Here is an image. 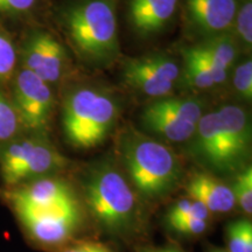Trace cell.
<instances>
[{"mask_svg": "<svg viewBox=\"0 0 252 252\" xmlns=\"http://www.w3.org/2000/svg\"><path fill=\"white\" fill-rule=\"evenodd\" d=\"M60 19L72 49L86 64L105 68L118 59L116 0H74Z\"/></svg>", "mask_w": 252, "mask_h": 252, "instance_id": "6da1fadb", "label": "cell"}, {"mask_svg": "<svg viewBox=\"0 0 252 252\" xmlns=\"http://www.w3.org/2000/svg\"><path fill=\"white\" fill-rule=\"evenodd\" d=\"M83 195L91 216L105 234L126 239L139 232L137 196L130 182L111 162L96 163L87 172Z\"/></svg>", "mask_w": 252, "mask_h": 252, "instance_id": "7a4b0ae2", "label": "cell"}, {"mask_svg": "<svg viewBox=\"0 0 252 252\" xmlns=\"http://www.w3.org/2000/svg\"><path fill=\"white\" fill-rule=\"evenodd\" d=\"M119 149L130 184L145 201L159 202L178 187L181 163L166 145L139 133H128L123 135Z\"/></svg>", "mask_w": 252, "mask_h": 252, "instance_id": "3957f363", "label": "cell"}, {"mask_svg": "<svg viewBox=\"0 0 252 252\" xmlns=\"http://www.w3.org/2000/svg\"><path fill=\"white\" fill-rule=\"evenodd\" d=\"M118 105L108 93L81 87L65 96L62 128L65 139L78 150H90L108 138L118 119Z\"/></svg>", "mask_w": 252, "mask_h": 252, "instance_id": "277c9868", "label": "cell"}, {"mask_svg": "<svg viewBox=\"0 0 252 252\" xmlns=\"http://www.w3.org/2000/svg\"><path fill=\"white\" fill-rule=\"evenodd\" d=\"M69 165L42 134L14 138L0 147V176L7 188L52 176Z\"/></svg>", "mask_w": 252, "mask_h": 252, "instance_id": "5b68a950", "label": "cell"}, {"mask_svg": "<svg viewBox=\"0 0 252 252\" xmlns=\"http://www.w3.org/2000/svg\"><path fill=\"white\" fill-rule=\"evenodd\" d=\"M203 103L194 97H163L144 109V127L165 139L182 143L193 138L202 118Z\"/></svg>", "mask_w": 252, "mask_h": 252, "instance_id": "8992f818", "label": "cell"}, {"mask_svg": "<svg viewBox=\"0 0 252 252\" xmlns=\"http://www.w3.org/2000/svg\"><path fill=\"white\" fill-rule=\"evenodd\" d=\"M14 214L31 241L48 249L67 245L80 231L83 220L78 201Z\"/></svg>", "mask_w": 252, "mask_h": 252, "instance_id": "52a82bcc", "label": "cell"}, {"mask_svg": "<svg viewBox=\"0 0 252 252\" xmlns=\"http://www.w3.org/2000/svg\"><path fill=\"white\" fill-rule=\"evenodd\" d=\"M12 90L11 100L21 127L34 134H42L54 109L52 88L35 74L21 68L15 75Z\"/></svg>", "mask_w": 252, "mask_h": 252, "instance_id": "ba28073f", "label": "cell"}, {"mask_svg": "<svg viewBox=\"0 0 252 252\" xmlns=\"http://www.w3.org/2000/svg\"><path fill=\"white\" fill-rule=\"evenodd\" d=\"M180 74L178 62L166 54L128 59L123 65V81L133 90L154 98L168 96Z\"/></svg>", "mask_w": 252, "mask_h": 252, "instance_id": "9c48e42d", "label": "cell"}, {"mask_svg": "<svg viewBox=\"0 0 252 252\" xmlns=\"http://www.w3.org/2000/svg\"><path fill=\"white\" fill-rule=\"evenodd\" d=\"M24 69L35 74L47 84H55L67 70L68 56L64 47L49 32L32 31L21 49Z\"/></svg>", "mask_w": 252, "mask_h": 252, "instance_id": "30bf717a", "label": "cell"}, {"mask_svg": "<svg viewBox=\"0 0 252 252\" xmlns=\"http://www.w3.org/2000/svg\"><path fill=\"white\" fill-rule=\"evenodd\" d=\"M4 195L14 213L46 209L78 201L71 186L54 175L7 188Z\"/></svg>", "mask_w": 252, "mask_h": 252, "instance_id": "8fae6325", "label": "cell"}, {"mask_svg": "<svg viewBox=\"0 0 252 252\" xmlns=\"http://www.w3.org/2000/svg\"><path fill=\"white\" fill-rule=\"evenodd\" d=\"M216 112L222 134L223 173L234 172L247 161L250 153V122L238 105H223Z\"/></svg>", "mask_w": 252, "mask_h": 252, "instance_id": "7c38bea8", "label": "cell"}, {"mask_svg": "<svg viewBox=\"0 0 252 252\" xmlns=\"http://www.w3.org/2000/svg\"><path fill=\"white\" fill-rule=\"evenodd\" d=\"M237 6V0H186V14L191 30L208 39L228 33Z\"/></svg>", "mask_w": 252, "mask_h": 252, "instance_id": "4fadbf2b", "label": "cell"}, {"mask_svg": "<svg viewBox=\"0 0 252 252\" xmlns=\"http://www.w3.org/2000/svg\"><path fill=\"white\" fill-rule=\"evenodd\" d=\"M179 0H130L128 20L138 35L150 37L159 34L171 23Z\"/></svg>", "mask_w": 252, "mask_h": 252, "instance_id": "5bb4252c", "label": "cell"}, {"mask_svg": "<svg viewBox=\"0 0 252 252\" xmlns=\"http://www.w3.org/2000/svg\"><path fill=\"white\" fill-rule=\"evenodd\" d=\"M186 190L188 197L202 203L212 215H224L236 207L231 186L207 173H196L191 176Z\"/></svg>", "mask_w": 252, "mask_h": 252, "instance_id": "9a60e30c", "label": "cell"}, {"mask_svg": "<svg viewBox=\"0 0 252 252\" xmlns=\"http://www.w3.org/2000/svg\"><path fill=\"white\" fill-rule=\"evenodd\" d=\"M193 153L204 165L223 173L222 134L217 112H208L197 123L193 135Z\"/></svg>", "mask_w": 252, "mask_h": 252, "instance_id": "2e32d148", "label": "cell"}, {"mask_svg": "<svg viewBox=\"0 0 252 252\" xmlns=\"http://www.w3.org/2000/svg\"><path fill=\"white\" fill-rule=\"evenodd\" d=\"M197 47L212 61L217 63L226 71L234 64L237 55V41L228 33L204 39L203 42L197 45Z\"/></svg>", "mask_w": 252, "mask_h": 252, "instance_id": "e0dca14e", "label": "cell"}, {"mask_svg": "<svg viewBox=\"0 0 252 252\" xmlns=\"http://www.w3.org/2000/svg\"><path fill=\"white\" fill-rule=\"evenodd\" d=\"M182 55L185 59V81L189 87L195 89H209L215 86L209 69L195 47L182 49Z\"/></svg>", "mask_w": 252, "mask_h": 252, "instance_id": "ac0fdd59", "label": "cell"}, {"mask_svg": "<svg viewBox=\"0 0 252 252\" xmlns=\"http://www.w3.org/2000/svg\"><path fill=\"white\" fill-rule=\"evenodd\" d=\"M226 251L252 252V224L248 219L236 220L225 229Z\"/></svg>", "mask_w": 252, "mask_h": 252, "instance_id": "d6986e66", "label": "cell"}, {"mask_svg": "<svg viewBox=\"0 0 252 252\" xmlns=\"http://www.w3.org/2000/svg\"><path fill=\"white\" fill-rule=\"evenodd\" d=\"M20 128L21 124L13 103L0 91V147L17 138Z\"/></svg>", "mask_w": 252, "mask_h": 252, "instance_id": "ffe728a7", "label": "cell"}, {"mask_svg": "<svg viewBox=\"0 0 252 252\" xmlns=\"http://www.w3.org/2000/svg\"><path fill=\"white\" fill-rule=\"evenodd\" d=\"M212 214L202 203L194 198L187 197L176 201L166 214V224L174 220L187 219H201L212 220Z\"/></svg>", "mask_w": 252, "mask_h": 252, "instance_id": "44dd1931", "label": "cell"}, {"mask_svg": "<svg viewBox=\"0 0 252 252\" xmlns=\"http://www.w3.org/2000/svg\"><path fill=\"white\" fill-rule=\"evenodd\" d=\"M18 62V50L13 40L0 26V86L13 77Z\"/></svg>", "mask_w": 252, "mask_h": 252, "instance_id": "7402d4cb", "label": "cell"}, {"mask_svg": "<svg viewBox=\"0 0 252 252\" xmlns=\"http://www.w3.org/2000/svg\"><path fill=\"white\" fill-rule=\"evenodd\" d=\"M236 206H239L242 212L247 215L252 213V168L247 166L236 176L234 185L231 186Z\"/></svg>", "mask_w": 252, "mask_h": 252, "instance_id": "603a6c76", "label": "cell"}, {"mask_svg": "<svg viewBox=\"0 0 252 252\" xmlns=\"http://www.w3.org/2000/svg\"><path fill=\"white\" fill-rule=\"evenodd\" d=\"M236 35L239 43L245 50H250L252 45V2L251 0H243L237 6L234 24Z\"/></svg>", "mask_w": 252, "mask_h": 252, "instance_id": "cb8c5ba5", "label": "cell"}, {"mask_svg": "<svg viewBox=\"0 0 252 252\" xmlns=\"http://www.w3.org/2000/svg\"><path fill=\"white\" fill-rule=\"evenodd\" d=\"M210 224H212V220L201 219H187L167 223V226L174 234L180 235L182 237L194 238L201 237V236L206 234Z\"/></svg>", "mask_w": 252, "mask_h": 252, "instance_id": "d4e9b609", "label": "cell"}, {"mask_svg": "<svg viewBox=\"0 0 252 252\" xmlns=\"http://www.w3.org/2000/svg\"><path fill=\"white\" fill-rule=\"evenodd\" d=\"M40 0H0V17L15 19L31 14Z\"/></svg>", "mask_w": 252, "mask_h": 252, "instance_id": "484cf974", "label": "cell"}, {"mask_svg": "<svg viewBox=\"0 0 252 252\" xmlns=\"http://www.w3.org/2000/svg\"><path fill=\"white\" fill-rule=\"evenodd\" d=\"M234 87L236 91L244 99L251 100L252 98V62L251 60L245 61L235 69Z\"/></svg>", "mask_w": 252, "mask_h": 252, "instance_id": "4316f807", "label": "cell"}, {"mask_svg": "<svg viewBox=\"0 0 252 252\" xmlns=\"http://www.w3.org/2000/svg\"><path fill=\"white\" fill-rule=\"evenodd\" d=\"M61 252H113L105 245L96 242H80L71 245H67Z\"/></svg>", "mask_w": 252, "mask_h": 252, "instance_id": "83f0119b", "label": "cell"}, {"mask_svg": "<svg viewBox=\"0 0 252 252\" xmlns=\"http://www.w3.org/2000/svg\"><path fill=\"white\" fill-rule=\"evenodd\" d=\"M138 252H184L175 247H143Z\"/></svg>", "mask_w": 252, "mask_h": 252, "instance_id": "f1b7e54d", "label": "cell"}, {"mask_svg": "<svg viewBox=\"0 0 252 252\" xmlns=\"http://www.w3.org/2000/svg\"><path fill=\"white\" fill-rule=\"evenodd\" d=\"M207 252H228V251H226V249H223V248L209 247V248H208Z\"/></svg>", "mask_w": 252, "mask_h": 252, "instance_id": "f546056e", "label": "cell"}]
</instances>
